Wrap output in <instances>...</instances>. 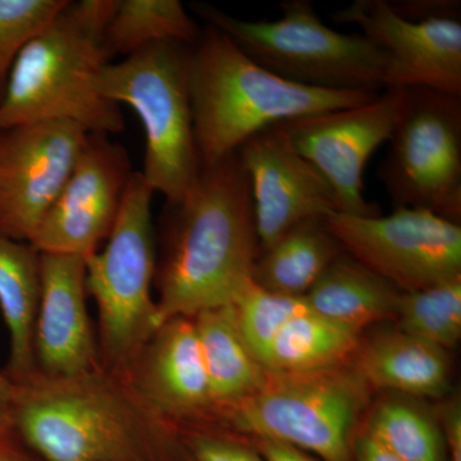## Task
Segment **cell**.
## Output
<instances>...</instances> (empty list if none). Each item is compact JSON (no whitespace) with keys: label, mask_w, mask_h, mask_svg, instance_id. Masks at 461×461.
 I'll return each instance as SVG.
<instances>
[{"label":"cell","mask_w":461,"mask_h":461,"mask_svg":"<svg viewBox=\"0 0 461 461\" xmlns=\"http://www.w3.org/2000/svg\"><path fill=\"white\" fill-rule=\"evenodd\" d=\"M5 418L41 461H190L180 430L102 364L81 375L11 382Z\"/></svg>","instance_id":"6da1fadb"},{"label":"cell","mask_w":461,"mask_h":461,"mask_svg":"<svg viewBox=\"0 0 461 461\" xmlns=\"http://www.w3.org/2000/svg\"><path fill=\"white\" fill-rule=\"evenodd\" d=\"M154 284L158 324L233 305L262 253L247 172L238 154L202 167L177 203H167Z\"/></svg>","instance_id":"7a4b0ae2"},{"label":"cell","mask_w":461,"mask_h":461,"mask_svg":"<svg viewBox=\"0 0 461 461\" xmlns=\"http://www.w3.org/2000/svg\"><path fill=\"white\" fill-rule=\"evenodd\" d=\"M117 2H68L27 42L0 104V130L63 121L87 133L123 131L121 105L96 86L100 71L111 62L104 38Z\"/></svg>","instance_id":"3957f363"},{"label":"cell","mask_w":461,"mask_h":461,"mask_svg":"<svg viewBox=\"0 0 461 461\" xmlns=\"http://www.w3.org/2000/svg\"><path fill=\"white\" fill-rule=\"evenodd\" d=\"M189 89L202 167L236 153L267 127L355 107L379 94L291 83L258 65L226 33L209 25L191 45Z\"/></svg>","instance_id":"277c9868"},{"label":"cell","mask_w":461,"mask_h":461,"mask_svg":"<svg viewBox=\"0 0 461 461\" xmlns=\"http://www.w3.org/2000/svg\"><path fill=\"white\" fill-rule=\"evenodd\" d=\"M275 21H245L214 5H194L258 65L285 80L315 89L381 93L390 60L360 32H341L321 20L311 0H284Z\"/></svg>","instance_id":"5b68a950"},{"label":"cell","mask_w":461,"mask_h":461,"mask_svg":"<svg viewBox=\"0 0 461 461\" xmlns=\"http://www.w3.org/2000/svg\"><path fill=\"white\" fill-rule=\"evenodd\" d=\"M191 45H148L100 71L96 86L104 98L127 104L145 132L141 176L167 203H177L198 177L200 163L189 89Z\"/></svg>","instance_id":"8992f818"},{"label":"cell","mask_w":461,"mask_h":461,"mask_svg":"<svg viewBox=\"0 0 461 461\" xmlns=\"http://www.w3.org/2000/svg\"><path fill=\"white\" fill-rule=\"evenodd\" d=\"M371 387L353 366L268 373L264 386L214 423L249 439L295 446L321 461H353L357 426Z\"/></svg>","instance_id":"52a82bcc"},{"label":"cell","mask_w":461,"mask_h":461,"mask_svg":"<svg viewBox=\"0 0 461 461\" xmlns=\"http://www.w3.org/2000/svg\"><path fill=\"white\" fill-rule=\"evenodd\" d=\"M153 195L141 173L133 172L107 245L86 258L87 294L98 306L99 362L122 375L159 327L151 296L157 269Z\"/></svg>","instance_id":"ba28073f"},{"label":"cell","mask_w":461,"mask_h":461,"mask_svg":"<svg viewBox=\"0 0 461 461\" xmlns=\"http://www.w3.org/2000/svg\"><path fill=\"white\" fill-rule=\"evenodd\" d=\"M378 167L393 208L461 221V98L406 87L399 121Z\"/></svg>","instance_id":"9c48e42d"},{"label":"cell","mask_w":461,"mask_h":461,"mask_svg":"<svg viewBox=\"0 0 461 461\" xmlns=\"http://www.w3.org/2000/svg\"><path fill=\"white\" fill-rule=\"evenodd\" d=\"M332 18L357 26L386 54L388 87H427L461 98L459 0H354Z\"/></svg>","instance_id":"30bf717a"},{"label":"cell","mask_w":461,"mask_h":461,"mask_svg":"<svg viewBox=\"0 0 461 461\" xmlns=\"http://www.w3.org/2000/svg\"><path fill=\"white\" fill-rule=\"evenodd\" d=\"M342 251L402 293L461 277V224L432 212L393 208V213L324 220Z\"/></svg>","instance_id":"8fae6325"},{"label":"cell","mask_w":461,"mask_h":461,"mask_svg":"<svg viewBox=\"0 0 461 461\" xmlns=\"http://www.w3.org/2000/svg\"><path fill=\"white\" fill-rule=\"evenodd\" d=\"M403 100V87H388L363 104L282 123L297 151L332 187L338 213L357 217L381 214L379 206L364 195V172L373 154L390 140Z\"/></svg>","instance_id":"7c38bea8"},{"label":"cell","mask_w":461,"mask_h":461,"mask_svg":"<svg viewBox=\"0 0 461 461\" xmlns=\"http://www.w3.org/2000/svg\"><path fill=\"white\" fill-rule=\"evenodd\" d=\"M87 132L48 121L0 130V233L32 242L65 186Z\"/></svg>","instance_id":"4fadbf2b"},{"label":"cell","mask_w":461,"mask_h":461,"mask_svg":"<svg viewBox=\"0 0 461 461\" xmlns=\"http://www.w3.org/2000/svg\"><path fill=\"white\" fill-rule=\"evenodd\" d=\"M132 175L122 145L104 133H87L68 180L30 244L41 253L93 256L113 230Z\"/></svg>","instance_id":"5bb4252c"},{"label":"cell","mask_w":461,"mask_h":461,"mask_svg":"<svg viewBox=\"0 0 461 461\" xmlns=\"http://www.w3.org/2000/svg\"><path fill=\"white\" fill-rule=\"evenodd\" d=\"M236 154L250 182L262 250L297 224L338 213L332 187L297 151L282 123L257 132Z\"/></svg>","instance_id":"9a60e30c"},{"label":"cell","mask_w":461,"mask_h":461,"mask_svg":"<svg viewBox=\"0 0 461 461\" xmlns=\"http://www.w3.org/2000/svg\"><path fill=\"white\" fill-rule=\"evenodd\" d=\"M124 377L157 417L178 430L215 421L194 318H172L160 324Z\"/></svg>","instance_id":"2e32d148"},{"label":"cell","mask_w":461,"mask_h":461,"mask_svg":"<svg viewBox=\"0 0 461 461\" xmlns=\"http://www.w3.org/2000/svg\"><path fill=\"white\" fill-rule=\"evenodd\" d=\"M41 290L33 353L36 373L66 378L99 366L86 305V259L41 253Z\"/></svg>","instance_id":"e0dca14e"},{"label":"cell","mask_w":461,"mask_h":461,"mask_svg":"<svg viewBox=\"0 0 461 461\" xmlns=\"http://www.w3.org/2000/svg\"><path fill=\"white\" fill-rule=\"evenodd\" d=\"M353 359V368L371 388L423 399L444 396L450 387L448 351L400 330L359 345Z\"/></svg>","instance_id":"ac0fdd59"},{"label":"cell","mask_w":461,"mask_h":461,"mask_svg":"<svg viewBox=\"0 0 461 461\" xmlns=\"http://www.w3.org/2000/svg\"><path fill=\"white\" fill-rule=\"evenodd\" d=\"M41 290V251L0 233V312L9 332L3 375L14 384L36 373L33 336Z\"/></svg>","instance_id":"d6986e66"},{"label":"cell","mask_w":461,"mask_h":461,"mask_svg":"<svg viewBox=\"0 0 461 461\" xmlns=\"http://www.w3.org/2000/svg\"><path fill=\"white\" fill-rule=\"evenodd\" d=\"M193 318L217 420L220 412L257 393L268 372L245 341L233 305L209 309Z\"/></svg>","instance_id":"ffe728a7"},{"label":"cell","mask_w":461,"mask_h":461,"mask_svg":"<svg viewBox=\"0 0 461 461\" xmlns=\"http://www.w3.org/2000/svg\"><path fill=\"white\" fill-rule=\"evenodd\" d=\"M402 291L342 251L305 297L314 313L362 333L395 318Z\"/></svg>","instance_id":"44dd1931"},{"label":"cell","mask_w":461,"mask_h":461,"mask_svg":"<svg viewBox=\"0 0 461 461\" xmlns=\"http://www.w3.org/2000/svg\"><path fill=\"white\" fill-rule=\"evenodd\" d=\"M341 253L324 220L305 221L262 250L253 281L271 293L305 296Z\"/></svg>","instance_id":"7402d4cb"},{"label":"cell","mask_w":461,"mask_h":461,"mask_svg":"<svg viewBox=\"0 0 461 461\" xmlns=\"http://www.w3.org/2000/svg\"><path fill=\"white\" fill-rule=\"evenodd\" d=\"M359 345L360 333L309 311L285 324L262 364L268 373L324 371L344 366Z\"/></svg>","instance_id":"603a6c76"},{"label":"cell","mask_w":461,"mask_h":461,"mask_svg":"<svg viewBox=\"0 0 461 461\" xmlns=\"http://www.w3.org/2000/svg\"><path fill=\"white\" fill-rule=\"evenodd\" d=\"M363 430L400 459L448 461L438 418L415 397L381 400Z\"/></svg>","instance_id":"cb8c5ba5"},{"label":"cell","mask_w":461,"mask_h":461,"mask_svg":"<svg viewBox=\"0 0 461 461\" xmlns=\"http://www.w3.org/2000/svg\"><path fill=\"white\" fill-rule=\"evenodd\" d=\"M200 32L180 0H118L104 41L111 57H127L156 42L194 45Z\"/></svg>","instance_id":"d4e9b609"},{"label":"cell","mask_w":461,"mask_h":461,"mask_svg":"<svg viewBox=\"0 0 461 461\" xmlns=\"http://www.w3.org/2000/svg\"><path fill=\"white\" fill-rule=\"evenodd\" d=\"M397 330L450 350L461 338V277L402 293Z\"/></svg>","instance_id":"484cf974"},{"label":"cell","mask_w":461,"mask_h":461,"mask_svg":"<svg viewBox=\"0 0 461 461\" xmlns=\"http://www.w3.org/2000/svg\"><path fill=\"white\" fill-rule=\"evenodd\" d=\"M233 308L240 330L260 363L285 324L297 315L312 311L305 296L271 293L254 282L236 300Z\"/></svg>","instance_id":"4316f807"},{"label":"cell","mask_w":461,"mask_h":461,"mask_svg":"<svg viewBox=\"0 0 461 461\" xmlns=\"http://www.w3.org/2000/svg\"><path fill=\"white\" fill-rule=\"evenodd\" d=\"M67 3V0H0V104L21 50Z\"/></svg>","instance_id":"83f0119b"},{"label":"cell","mask_w":461,"mask_h":461,"mask_svg":"<svg viewBox=\"0 0 461 461\" xmlns=\"http://www.w3.org/2000/svg\"><path fill=\"white\" fill-rule=\"evenodd\" d=\"M180 433L190 461H264L248 438L221 424H195Z\"/></svg>","instance_id":"f1b7e54d"},{"label":"cell","mask_w":461,"mask_h":461,"mask_svg":"<svg viewBox=\"0 0 461 461\" xmlns=\"http://www.w3.org/2000/svg\"><path fill=\"white\" fill-rule=\"evenodd\" d=\"M442 433H444L448 461H461V403L459 399H453L442 409Z\"/></svg>","instance_id":"f546056e"},{"label":"cell","mask_w":461,"mask_h":461,"mask_svg":"<svg viewBox=\"0 0 461 461\" xmlns=\"http://www.w3.org/2000/svg\"><path fill=\"white\" fill-rule=\"evenodd\" d=\"M249 441L257 448L264 461H321L295 446L275 441V439L256 438Z\"/></svg>","instance_id":"4dcf8cb0"},{"label":"cell","mask_w":461,"mask_h":461,"mask_svg":"<svg viewBox=\"0 0 461 461\" xmlns=\"http://www.w3.org/2000/svg\"><path fill=\"white\" fill-rule=\"evenodd\" d=\"M0 461H41L18 438L3 417H0Z\"/></svg>","instance_id":"1f68e13d"},{"label":"cell","mask_w":461,"mask_h":461,"mask_svg":"<svg viewBox=\"0 0 461 461\" xmlns=\"http://www.w3.org/2000/svg\"><path fill=\"white\" fill-rule=\"evenodd\" d=\"M353 461H405L390 453L384 446L375 442L364 430L355 435L353 442Z\"/></svg>","instance_id":"d6a6232c"},{"label":"cell","mask_w":461,"mask_h":461,"mask_svg":"<svg viewBox=\"0 0 461 461\" xmlns=\"http://www.w3.org/2000/svg\"><path fill=\"white\" fill-rule=\"evenodd\" d=\"M12 384L11 381L3 372H0V417L5 418V411H7L9 395H11Z\"/></svg>","instance_id":"836d02e7"}]
</instances>
